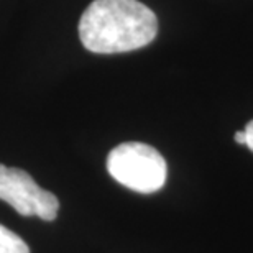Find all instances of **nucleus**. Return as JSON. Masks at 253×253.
<instances>
[{"instance_id": "nucleus-3", "label": "nucleus", "mask_w": 253, "mask_h": 253, "mask_svg": "<svg viewBox=\"0 0 253 253\" xmlns=\"http://www.w3.org/2000/svg\"><path fill=\"white\" fill-rule=\"evenodd\" d=\"M0 199L8 202L18 214L37 215L51 222L59 211L58 197L35 183L27 171L0 165Z\"/></svg>"}, {"instance_id": "nucleus-2", "label": "nucleus", "mask_w": 253, "mask_h": 253, "mask_svg": "<svg viewBox=\"0 0 253 253\" xmlns=\"http://www.w3.org/2000/svg\"><path fill=\"white\" fill-rule=\"evenodd\" d=\"M107 171L125 188L141 194H153L165 186L168 166L153 146L128 141L115 146L109 153Z\"/></svg>"}, {"instance_id": "nucleus-4", "label": "nucleus", "mask_w": 253, "mask_h": 253, "mask_svg": "<svg viewBox=\"0 0 253 253\" xmlns=\"http://www.w3.org/2000/svg\"><path fill=\"white\" fill-rule=\"evenodd\" d=\"M0 253H30L23 239L0 224Z\"/></svg>"}, {"instance_id": "nucleus-5", "label": "nucleus", "mask_w": 253, "mask_h": 253, "mask_svg": "<svg viewBox=\"0 0 253 253\" xmlns=\"http://www.w3.org/2000/svg\"><path fill=\"white\" fill-rule=\"evenodd\" d=\"M245 135H247V146L253 151V120L247 124L245 126Z\"/></svg>"}, {"instance_id": "nucleus-1", "label": "nucleus", "mask_w": 253, "mask_h": 253, "mask_svg": "<svg viewBox=\"0 0 253 253\" xmlns=\"http://www.w3.org/2000/svg\"><path fill=\"white\" fill-rule=\"evenodd\" d=\"M156 33L158 18L138 0H94L79 20L81 43L95 54L140 49Z\"/></svg>"}, {"instance_id": "nucleus-6", "label": "nucleus", "mask_w": 253, "mask_h": 253, "mask_svg": "<svg viewBox=\"0 0 253 253\" xmlns=\"http://www.w3.org/2000/svg\"><path fill=\"white\" fill-rule=\"evenodd\" d=\"M235 141L240 145H247V135H245V130L242 131H237L235 133Z\"/></svg>"}]
</instances>
